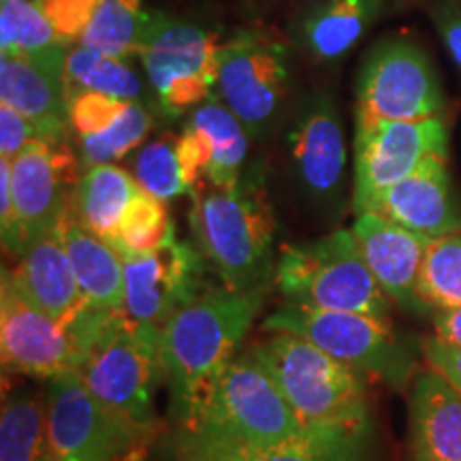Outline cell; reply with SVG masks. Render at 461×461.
Returning <instances> with one entry per match:
<instances>
[{
  "label": "cell",
  "instance_id": "obj_1",
  "mask_svg": "<svg viewBox=\"0 0 461 461\" xmlns=\"http://www.w3.org/2000/svg\"><path fill=\"white\" fill-rule=\"evenodd\" d=\"M263 299L265 291L207 288L160 330V374L169 391V414L182 431L194 423L218 374L240 353Z\"/></svg>",
  "mask_w": 461,
  "mask_h": 461
},
{
  "label": "cell",
  "instance_id": "obj_2",
  "mask_svg": "<svg viewBox=\"0 0 461 461\" xmlns=\"http://www.w3.org/2000/svg\"><path fill=\"white\" fill-rule=\"evenodd\" d=\"M272 374L282 393L310 429L367 434L370 395L366 374L344 366L308 339L282 331L248 346Z\"/></svg>",
  "mask_w": 461,
  "mask_h": 461
},
{
  "label": "cell",
  "instance_id": "obj_3",
  "mask_svg": "<svg viewBox=\"0 0 461 461\" xmlns=\"http://www.w3.org/2000/svg\"><path fill=\"white\" fill-rule=\"evenodd\" d=\"M190 227L201 255L216 269L224 288L267 291L276 272L272 205L258 180L235 188L199 190L193 197Z\"/></svg>",
  "mask_w": 461,
  "mask_h": 461
},
{
  "label": "cell",
  "instance_id": "obj_4",
  "mask_svg": "<svg viewBox=\"0 0 461 461\" xmlns=\"http://www.w3.org/2000/svg\"><path fill=\"white\" fill-rule=\"evenodd\" d=\"M182 434L250 447H280L338 436H363L310 429L293 411L272 374L248 348L235 355L218 374L197 419Z\"/></svg>",
  "mask_w": 461,
  "mask_h": 461
},
{
  "label": "cell",
  "instance_id": "obj_5",
  "mask_svg": "<svg viewBox=\"0 0 461 461\" xmlns=\"http://www.w3.org/2000/svg\"><path fill=\"white\" fill-rule=\"evenodd\" d=\"M286 303L325 312H357L391 321V299L374 278L353 229L286 244L274 272Z\"/></svg>",
  "mask_w": 461,
  "mask_h": 461
},
{
  "label": "cell",
  "instance_id": "obj_6",
  "mask_svg": "<svg viewBox=\"0 0 461 461\" xmlns=\"http://www.w3.org/2000/svg\"><path fill=\"white\" fill-rule=\"evenodd\" d=\"M99 400L137 428L157 434L154 393L160 374V330L129 319L124 310L109 316L77 370Z\"/></svg>",
  "mask_w": 461,
  "mask_h": 461
},
{
  "label": "cell",
  "instance_id": "obj_7",
  "mask_svg": "<svg viewBox=\"0 0 461 461\" xmlns=\"http://www.w3.org/2000/svg\"><path fill=\"white\" fill-rule=\"evenodd\" d=\"M51 461H141L154 434L99 400L77 372L45 380Z\"/></svg>",
  "mask_w": 461,
  "mask_h": 461
},
{
  "label": "cell",
  "instance_id": "obj_8",
  "mask_svg": "<svg viewBox=\"0 0 461 461\" xmlns=\"http://www.w3.org/2000/svg\"><path fill=\"white\" fill-rule=\"evenodd\" d=\"M263 331H282L308 339L344 366L403 389L417 376L408 346L395 336L391 321L357 312H325L285 303L267 316Z\"/></svg>",
  "mask_w": 461,
  "mask_h": 461
},
{
  "label": "cell",
  "instance_id": "obj_9",
  "mask_svg": "<svg viewBox=\"0 0 461 461\" xmlns=\"http://www.w3.org/2000/svg\"><path fill=\"white\" fill-rule=\"evenodd\" d=\"M218 54L216 34L158 11L148 14L140 56L160 112L177 118L207 101L218 82Z\"/></svg>",
  "mask_w": 461,
  "mask_h": 461
},
{
  "label": "cell",
  "instance_id": "obj_10",
  "mask_svg": "<svg viewBox=\"0 0 461 461\" xmlns=\"http://www.w3.org/2000/svg\"><path fill=\"white\" fill-rule=\"evenodd\" d=\"M291 84V50L269 31L235 32L218 54V95L248 135L272 129Z\"/></svg>",
  "mask_w": 461,
  "mask_h": 461
},
{
  "label": "cell",
  "instance_id": "obj_11",
  "mask_svg": "<svg viewBox=\"0 0 461 461\" xmlns=\"http://www.w3.org/2000/svg\"><path fill=\"white\" fill-rule=\"evenodd\" d=\"M88 353V338L79 319L71 327L45 314L17 286L11 272H3L0 286V357L5 374L50 380L77 372Z\"/></svg>",
  "mask_w": 461,
  "mask_h": 461
},
{
  "label": "cell",
  "instance_id": "obj_12",
  "mask_svg": "<svg viewBox=\"0 0 461 461\" xmlns=\"http://www.w3.org/2000/svg\"><path fill=\"white\" fill-rule=\"evenodd\" d=\"M442 109L440 82L423 50L383 41L370 51L357 79V118L414 122L442 118Z\"/></svg>",
  "mask_w": 461,
  "mask_h": 461
},
{
  "label": "cell",
  "instance_id": "obj_13",
  "mask_svg": "<svg viewBox=\"0 0 461 461\" xmlns=\"http://www.w3.org/2000/svg\"><path fill=\"white\" fill-rule=\"evenodd\" d=\"M448 131L442 118L366 120L355 118V212L419 169L429 158H447Z\"/></svg>",
  "mask_w": 461,
  "mask_h": 461
},
{
  "label": "cell",
  "instance_id": "obj_14",
  "mask_svg": "<svg viewBox=\"0 0 461 461\" xmlns=\"http://www.w3.org/2000/svg\"><path fill=\"white\" fill-rule=\"evenodd\" d=\"M122 261L124 312L141 325L163 330L177 310L207 291V258L188 241L171 240L146 255H122Z\"/></svg>",
  "mask_w": 461,
  "mask_h": 461
},
{
  "label": "cell",
  "instance_id": "obj_15",
  "mask_svg": "<svg viewBox=\"0 0 461 461\" xmlns=\"http://www.w3.org/2000/svg\"><path fill=\"white\" fill-rule=\"evenodd\" d=\"M79 160L65 143L34 140L11 158V190L24 250L58 229L77 186Z\"/></svg>",
  "mask_w": 461,
  "mask_h": 461
},
{
  "label": "cell",
  "instance_id": "obj_16",
  "mask_svg": "<svg viewBox=\"0 0 461 461\" xmlns=\"http://www.w3.org/2000/svg\"><path fill=\"white\" fill-rule=\"evenodd\" d=\"M288 146L299 184L314 199H330L342 188L346 141L342 120L330 95L314 92L299 105Z\"/></svg>",
  "mask_w": 461,
  "mask_h": 461
},
{
  "label": "cell",
  "instance_id": "obj_17",
  "mask_svg": "<svg viewBox=\"0 0 461 461\" xmlns=\"http://www.w3.org/2000/svg\"><path fill=\"white\" fill-rule=\"evenodd\" d=\"M363 212H374L428 240L461 230V207L453 199L447 158L425 160L411 176L378 193Z\"/></svg>",
  "mask_w": 461,
  "mask_h": 461
},
{
  "label": "cell",
  "instance_id": "obj_18",
  "mask_svg": "<svg viewBox=\"0 0 461 461\" xmlns=\"http://www.w3.org/2000/svg\"><path fill=\"white\" fill-rule=\"evenodd\" d=\"M353 233L367 267L391 303L406 312L428 314L417 295V285L429 240L374 212L357 214Z\"/></svg>",
  "mask_w": 461,
  "mask_h": 461
},
{
  "label": "cell",
  "instance_id": "obj_19",
  "mask_svg": "<svg viewBox=\"0 0 461 461\" xmlns=\"http://www.w3.org/2000/svg\"><path fill=\"white\" fill-rule=\"evenodd\" d=\"M408 451L411 461H461V391L429 366L414 376Z\"/></svg>",
  "mask_w": 461,
  "mask_h": 461
},
{
  "label": "cell",
  "instance_id": "obj_20",
  "mask_svg": "<svg viewBox=\"0 0 461 461\" xmlns=\"http://www.w3.org/2000/svg\"><path fill=\"white\" fill-rule=\"evenodd\" d=\"M11 276L17 286L60 325L71 327L88 310L62 240L60 224L26 246Z\"/></svg>",
  "mask_w": 461,
  "mask_h": 461
},
{
  "label": "cell",
  "instance_id": "obj_21",
  "mask_svg": "<svg viewBox=\"0 0 461 461\" xmlns=\"http://www.w3.org/2000/svg\"><path fill=\"white\" fill-rule=\"evenodd\" d=\"M0 99L20 112L39 132V140L65 143L71 129L62 77L17 56L0 58Z\"/></svg>",
  "mask_w": 461,
  "mask_h": 461
},
{
  "label": "cell",
  "instance_id": "obj_22",
  "mask_svg": "<svg viewBox=\"0 0 461 461\" xmlns=\"http://www.w3.org/2000/svg\"><path fill=\"white\" fill-rule=\"evenodd\" d=\"M60 233L86 308L99 312L124 310V261L118 248L79 224L68 210L60 222Z\"/></svg>",
  "mask_w": 461,
  "mask_h": 461
},
{
  "label": "cell",
  "instance_id": "obj_23",
  "mask_svg": "<svg viewBox=\"0 0 461 461\" xmlns=\"http://www.w3.org/2000/svg\"><path fill=\"white\" fill-rule=\"evenodd\" d=\"M380 9L383 0H327L302 17L295 39L305 54L333 62L355 48Z\"/></svg>",
  "mask_w": 461,
  "mask_h": 461
},
{
  "label": "cell",
  "instance_id": "obj_24",
  "mask_svg": "<svg viewBox=\"0 0 461 461\" xmlns=\"http://www.w3.org/2000/svg\"><path fill=\"white\" fill-rule=\"evenodd\" d=\"M141 186L135 176L115 165H96L86 169L73 190L68 212L99 238L115 241L126 212Z\"/></svg>",
  "mask_w": 461,
  "mask_h": 461
},
{
  "label": "cell",
  "instance_id": "obj_25",
  "mask_svg": "<svg viewBox=\"0 0 461 461\" xmlns=\"http://www.w3.org/2000/svg\"><path fill=\"white\" fill-rule=\"evenodd\" d=\"M0 48L3 56L24 58L58 77L65 73L68 41L51 26L37 0H3Z\"/></svg>",
  "mask_w": 461,
  "mask_h": 461
},
{
  "label": "cell",
  "instance_id": "obj_26",
  "mask_svg": "<svg viewBox=\"0 0 461 461\" xmlns=\"http://www.w3.org/2000/svg\"><path fill=\"white\" fill-rule=\"evenodd\" d=\"M180 440L216 461H370V434L338 436L280 447L238 445L193 434H180Z\"/></svg>",
  "mask_w": 461,
  "mask_h": 461
},
{
  "label": "cell",
  "instance_id": "obj_27",
  "mask_svg": "<svg viewBox=\"0 0 461 461\" xmlns=\"http://www.w3.org/2000/svg\"><path fill=\"white\" fill-rule=\"evenodd\" d=\"M0 461H51L45 389L5 391L0 411Z\"/></svg>",
  "mask_w": 461,
  "mask_h": 461
},
{
  "label": "cell",
  "instance_id": "obj_28",
  "mask_svg": "<svg viewBox=\"0 0 461 461\" xmlns=\"http://www.w3.org/2000/svg\"><path fill=\"white\" fill-rule=\"evenodd\" d=\"M188 126L203 132L212 157L205 177L216 188H235L241 182V169L248 154V131L224 103H201L193 109Z\"/></svg>",
  "mask_w": 461,
  "mask_h": 461
},
{
  "label": "cell",
  "instance_id": "obj_29",
  "mask_svg": "<svg viewBox=\"0 0 461 461\" xmlns=\"http://www.w3.org/2000/svg\"><path fill=\"white\" fill-rule=\"evenodd\" d=\"M67 99L75 92L92 90L126 103H140L143 99V84L140 75L120 58L101 54V51L82 48L68 50L62 73Z\"/></svg>",
  "mask_w": 461,
  "mask_h": 461
},
{
  "label": "cell",
  "instance_id": "obj_30",
  "mask_svg": "<svg viewBox=\"0 0 461 461\" xmlns=\"http://www.w3.org/2000/svg\"><path fill=\"white\" fill-rule=\"evenodd\" d=\"M146 22L148 14L141 7V0H101L77 43L126 60L132 54H140Z\"/></svg>",
  "mask_w": 461,
  "mask_h": 461
},
{
  "label": "cell",
  "instance_id": "obj_31",
  "mask_svg": "<svg viewBox=\"0 0 461 461\" xmlns=\"http://www.w3.org/2000/svg\"><path fill=\"white\" fill-rule=\"evenodd\" d=\"M417 295L428 314L461 308V230L429 240L420 265Z\"/></svg>",
  "mask_w": 461,
  "mask_h": 461
},
{
  "label": "cell",
  "instance_id": "obj_32",
  "mask_svg": "<svg viewBox=\"0 0 461 461\" xmlns=\"http://www.w3.org/2000/svg\"><path fill=\"white\" fill-rule=\"evenodd\" d=\"M152 129V115L141 103H126L118 120L96 135L82 137L79 141V163L86 169L96 165H112L113 160L126 157L146 140Z\"/></svg>",
  "mask_w": 461,
  "mask_h": 461
},
{
  "label": "cell",
  "instance_id": "obj_33",
  "mask_svg": "<svg viewBox=\"0 0 461 461\" xmlns=\"http://www.w3.org/2000/svg\"><path fill=\"white\" fill-rule=\"evenodd\" d=\"M171 240L176 238L165 201L152 197L141 188L126 212L118 240L112 244L122 255H146L169 244Z\"/></svg>",
  "mask_w": 461,
  "mask_h": 461
},
{
  "label": "cell",
  "instance_id": "obj_34",
  "mask_svg": "<svg viewBox=\"0 0 461 461\" xmlns=\"http://www.w3.org/2000/svg\"><path fill=\"white\" fill-rule=\"evenodd\" d=\"M132 176L146 193L165 203L182 194H193L177 157V143L171 140H157L143 146L132 165Z\"/></svg>",
  "mask_w": 461,
  "mask_h": 461
},
{
  "label": "cell",
  "instance_id": "obj_35",
  "mask_svg": "<svg viewBox=\"0 0 461 461\" xmlns=\"http://www.w3.org/2000/svg\"><path fill=\"white\" fill-rule=\"evenodd\" d=\"M67 103L71 129L79 137H90L109 129L126 107V101L92 90L75 92V95L68 96Z\"/></svg>",
  "mask_w": 461,
  "mask_h": 461
},
{
  "label": "cell",
  "instance_id": "obj_36",
  "mask_svg": "<svg viewBox=\"0 0 461 461\" xmlns=\"http://www.w3.org/2000/svg\"><path fill=\"white\" fill-rule=\"evenodd\" d=\"M51 26L68 43L79 41L101 0H37Z\"/></svg>",
  "mask_w": 461,
  "mask_h": 461
},
{
  "label": "cell",
  "instance_id": "obj_37",
  "mask_svg": "<svg viewBox=\"0 0 461 461\" xmlns=\"http://www.w3.org/2000/svg\"><path fill=\"white\" fill-rule=\"evenodd\" d=\"M177 143V157H180L184 177H186L193 197L201 190V177H205L207 165H210L212 149L203 132L186 124V131L182 132Z\"/></svg>",
  "mask_w": 461,
  "mask_h": 461
},
{
  "label": "cell",
  "instance_id": "obj_38",
  "mask_svg": "<svg viewBox=\"0 0 461 461\" xmlns=\"http://www.w3.org/2000/svg\"><path fill=\"white\" fill-rule=\"evenodd\" d=\"M0 235H3V250L22 257L24 238H22L20 218H17L14 190H11L9 158H0Z\"/></svg>",
  "mask_w": 461,
  "mask_h": 461
},
{
  "label": "cell",
  "instance_id": "obj_39",
  "mask_svg": "<svg viewBox=\"0 0 461 461\" xmlns=\"http://www.w3.org/2000/svg\"><path fill=\"white\" fill-rule=\"evenodd\" d=\"M39 140V132L14 107L0 105V152L3 158H15L28 143Z\"/></svg>",
  "mask_w": 461,
  "mask_h": 461
},
{
  "label": "cell",
  "instance_id": "obj_40",
  "mask_svg": "<svg viewBox=\"0 0 461 461\" xmlns=\"http://www.w3.org/2000/svg\"><path fill=\"white\" fill-rule=\"evenodd\" d=\"M434 22L442 43L461 71V7L453 0H442L434 7Z\"/></svg>",
  "mask_w": 461,
  "mask_h": 461
},
{
  "label": "cell",
  "instance_id": "obj_41",
  "mask_svg": "<svg viewBox=\"0 0 461 461\" xmlns=\"http://www.w3.org/2000/svg\"><path fill=\"white\" fill-rule=\"evenodd\" d=\"M425 353V363L431 367V370L440 372L442 376L451 380L461 391V348H453V346H445L436 342L434 338L425 339L423 344Z\"/></svg>",
  "mask_w": 461,
  "mask_h": 461
},
{
  "label": "cell",
  "instance_id": "obj_42",
  "mask_svg": "<svg viewBox=\"0 0 461 461\" xmlns=\"http://www.w3.org/2000/svg\"><path fill=\"white\" fill-rule=\"evenodd\" d=\"M436 342L461 348V308L451 312L436 314L434 319V336Z\"/></svg>",
  "mask_w": 461,
  "mask_h": 461
},
{
  "label": "cell",
  "instance_id": "obj_43",
  "mask_svg": "<svg viewBox=\"0 0 461 461\" xmlns=\"http://www.w3.org/2000/svg\"><path fill=\"white\" fill-rule=\"evenodd\" d=\"M177 461H216V459L207 457L205 453L197 451V448L186 445L184 440H177Z\"/></svg>",
  "mask_w": 461,
  "mask_h": 461
},
{
  "label": "cell",
  "instance_id": "obj_44",
  "mask_svg": "<svg viewBox=\"0 0 461 461\" xmlns=\"http://www.w3.org/2000/svg\"><path fill=\"white\" fill-rule=\"evenodd\" d=\"M303 3H316V5H321V3H327V0H303Z\"/></svg>",
  "mask_w": 461,
  "mask_h": 461
}]
</instances>
